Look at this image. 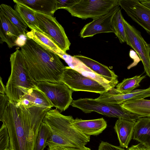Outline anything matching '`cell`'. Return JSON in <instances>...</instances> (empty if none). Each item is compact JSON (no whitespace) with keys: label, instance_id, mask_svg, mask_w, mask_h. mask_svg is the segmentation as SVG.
<instances>
[{"label":"cell","instance_id":"cell-1","mask_svg":"<svg viewBox=\"0 0 150 150\" xmlns=\"http://www.w3.org/2000/svg\"><path fill=\"white\" fill-rule=\"evenodd\" d=\"M51 109L27 107L9 100L0 121L6 125L9 150H34L37 137L45 114Z\"/></svg>","mask_w":150,"mask_h":150},{"label":"cell","instance_id":"cell-2","mask_svg":"<svg viewBox=\"0 0 150 150\" xmlns=\"http://www.w3.org/2000/svg\"><path fill=\"white\" fill-rule=\"evenodd\" d=\"M21 50L26 67L35 81L62 83L65 66L57 55L27 38Z\"/></svg>","mask_w":150,"mask_h":150},{"label":"cell","instance_id":"cell-3","mask_svg":"<svg viewBox=\"0 0 150 150\" xmlns=\"http://www.w3.org/2000/svg\"><path fill=\"white\" fill-rule=\"evenodd\" d=\"M71 116H65L57 109L47 112L43 122L50 128L51 134L47 141L48 148L59 146L71 148L83 147L90 141V137L73 127Z\"/></svg>","mask_w":150,"mask_h":150},{"label":"cell","instance_id":"cell-4","mask_svg":"<svg viewBox=\"0 0 150 150\" xmlns=\"http://www.w3.org/2000/svg\"><path fill=\"white\" fill-rule=\"evenodd\" d=\"M10 61L11 71L6 86V94L10 100L19 102L25 93L37 87V82L27 70L21 50L17 49L11 54Z\"/></svg>","mask_w":150,"mask_h":150},{"label":"cell","instance_id":"cell-5","mask_svg":"<svg viewBox=\"0 0 150 150\" xmlns=\"http://www.w3.org/2000/svg\"><path fill=\"white\" fill-rule=\"evenodd\" d=\"M71 105L86 113L95 112L108 117L134 120L140 117L124 109L120 104L105 103L96 99L81 98L73 100Z\"/></svg>","mask_w":150,"mask_h":150},{"label":"cell","instance_id":"cell-6","mask_svg":"<svg viewBox=\"0 0 150 150\" xmlns=\"http://www.w3.org/2000/svg\"><path fill=\"white\" fill-rule=\"evenodd\" d=\"M118 5V0H79L73 6L65 9L73 16L93 19L108 13Z\"/></svg>","mask_w":150,"mask_h":150},{"label":"cell","instance_id":"cell-7","mask_svg":"<svg viewBox=\"0 0 150 150\" xmlns=\"http://www.w3.org/2000/svg\"><path fill=\"white\" fill-rule=\"evenodd\" d=\"M61 82L73 91H84L100 94L110 89L97 81L83 76L70 67H65Z\"/></svg>","mask_w":150,"mask_h":150},{"label":"cell","instance_id":"cell-8","mask_svg":"<svg viewBox=\"0 0 150 150\" xmlns=\"http://www.w3.org/2000/svg\"><path fill=\"white\" fill-rule=\"evenodd\" d=\"M39 27L52 39L65 53L69 50L71 43L64 28L53 16L36 12Z\"/></svg>","mask_w":150,"mask_h":150},{"label":"cell","instance_id":"cell-9","mask_svg":"<svg viewBox=\"0 0 150 150\" xmlns=\"http://www.w3.org/2000/svg\"><path fill=\"white\" fill-rule=\"evenodd\" d=\"M37 87L45 94L54 107L61 112L67 110L72 102L73 91L63 83H37Z\"/></svg>","mask_w":150,"mask_h":150},{"label":"cell","instance_id":"cell-10","mask_svg":"<svg viewBox=\"0 0 150 150\" xmlns=\"http://www.w3.org/2000/svg\"><path fill=\"white\" fill-rule=\"evenodd\" d=\"M127 44L138 54L142 61L146 75L150 77V47L141 33L123 18Z\"/></svg>","mask_w":150,"mask_h":150},{"label":"cell","instance_id":"cell-11","mask_svg":"<svg viewBox=\"0 0 150 150\" xmlns=\"http://www.w3.org/2000/svg\"><path fill=\"white\" fill-rule=\"evenodd\" d=\"M127 14L150 35V8L138 0H118Z\"/></svg>","mask_w":150,"mask_h":150},{"label":"cell","instance_id":"cell-12","mask_svg":"<svg viewBox=\"0 0 150 150\" xmlns=\"http://www.w3.org/2000/svg\"><path fill=\"white\" fill-rule=\"evenodd\" d=\"M120 8L119 5L114 7L108 13L93 19L86 24L81 30L80 36L85 38L91 37L98 33H115L112 25L113 17Z\"/></svg>","mask_w":150,"mask_h":150},{"label":"cell","instance_id":"cell-13","mask_svg":"<svg viewBox=\"0 0 150 150\" xmlns=\"http://www.w3.org/2000/svg\"><path fill=\"white\" fill-rule=\"evenodd\" d=\"M149 97H150V86L146 89L138 90L137 92L125 94H122L116 88L112 87L107 91L100 94L96 99L105 103L120 104L128 100Z\"/></svg>","mask_w":150,"mask_h":150},{"label":"cell","instance_id":"cell-14","mask_svg":"<svg viewBox=\"0 0 150 150\" xmlns=\"http://www.w3.org/2000/svg\"><path fill=\"white\" fill-rule=\"evenodd\" d=\"M73 57L79 60L95 73L108 81L112 87L114 88L118 84V76L107 66L82 55H74Z\"/></svg>","mask_w":150,"mask_h":150},{"label":"cell","instance_id":"cell-15","mask_svg":"<svg viewBox=\"0 0 150 150\" xmlns=\"http://www.w3.org/2000/svg\"><path fill=\"white\" fill-rule=\"evenodd\" d=\"M71 125L85 135L90 136L102 133L106 128L107 124L103 118L91 120L76 118L73 120Z\"/></svg>","mask_w":150,"mask_h":150},{"label":"cell","instance_id":"cell-16","mask_svg":"<svg viewBox=\"0 0 150 150\" xmlns=\"http://www.w3.org/2000/svg\"><path fill=\"white\" fill-rule=\"evenodd\" d=\"M21 35L18 29L8 19L3 11L0 10V37L1 42L6 43L9 48L17 45Z\"/></svg>","mask_w":150,"mask_h":150},{"label":"cell","instance_id":"cell-17","mask_svg":"<svg viewBox=\"0 0 150 150\" xmlns=\"http://www.w3.org/2000/svg\"><path fill=\"white\" fill-rule=\"evenodd\" d=\"M136 120L119 118L114 127L119 142L120 146L127 149L132 139Z\"/></svg>","mask_w":150,"mask_h":150},{"label":"cell","instance_id":"cell-18","mask_svg":"<svg viewBox=\"0 0 150 150\" xmlns=\"http://www.w3.org/2000/svg\"><path fill=\"white\" fill-rule=\"evenodd\" d=\"M19 102L27 107L36 106L51 109L54 107L45 93L37 86L25 93Z\"/></svg>","mask_w":150,"mask_h":150},{"label":"cell","instance_id":"cell-19","mask_svg":"<svg viewBox=\"0 0 150 150\" xmlns=\"http://www.w3.org/2000/svg\"><path fill=\"white\" fill-rule=\"evenodd\" d=\"M132 139L150 149V117H140L136 120Z\"/></svg>","mask_w":150,"mask_h":150},{"label":"cell","instance_id":"cell-20","mask_svg":"<svg viewBox=\"0 0 150 150\" xmlns=\"http://www.w3.org/2000/svg\"><path fill=\"white\" fill-rule=\"evenodd\" d=\"M26 37L32 39L45 49L56 54L63 59L67 54L63 51L50 38L40 31L32 30L28 32Z\"/></svg>","mask_w":150,"mask_h":150},{"label":"cell","instance_id":"cell-21","mask_svg":"<svg viewBox=\"0 0 150 150\" xmlns=\"http://www.w3.org/2000/svg\"><path fill=\"white\" fill-rule=\"evenodd\" d=\"M15 3L22 4L36 12L53 16L57 10L56 0H13Z\"/></svg>","mask_w":150,"mask_h":150},{"label":"cell","instance_id":"cell-22","mask_svg":"<svg viewBox=\"0 0 150 150\" xmlns=\"http://www.w3.org/2000/svg\"><path fill=\"white\" fill-rule=\"evenodd\" d=\"M122 107L139 117H150V100L144 98L126 101L120 104Z\"/></svg>","mask_w":150,"mask_h":150},{"label":"cell","instance_id":"cell-23","mask_svg":"<svg viewBox=\"0 0 150 150\" xmlns=\"http://www.w3.org/2000/svg\"><path fill=\"white\" fill-rule=\"evenodd\" d=\"M14 7L15 10L28 27L31 30L40 31L36 17L35 11L19 3H16Z\"/></svg>","mask_w":150,"mask_h":150},{"label":"cell","instance_id":"cell-24","mask_svg":"<svg viewBox=\"0 0 150 150\" xmlns=\"http://www.w3.org/2000/svg\"><path fill=\"white\" fill-rule=\"evenodd\" d=\"M0 7L8 19L18 30L21 35L26 36L28 32L27 29L28 27L16 11L10 6L5 4H1Z\"/></svg>","mask_w":150,"mask_h":150},{"label":"cell","instance_id":"cell-25","mask_svg":"<svg viewBox=\"0 0 150 150\" xmlns=\"http://www.w3.org/2000/svg\"><path fill=\"white\" fill-rule=\"evenodd\" d=\"M74 59L71 64L73 65V69L76 70L84 76L93 79L100 83L104 86L111 89L112 88L109 83L106 80L94 72L92 70L87 67L79 60Z\"/></svg>","mask_w":150,"mask_h":150},{"label":"cell","instance_id":"cell-26","mask_svg":"<svg viewBox=\"0 0 150 150\" xmlns=\"http://www.w3.org/2000/svg\"><path fill=\"white\" fill-rule=\"evenodd\" d=\"M146 77L145 75H136L130 78L125 79L116 86V89L122 94L130 93L139 86V83Z\"/></svg>","mask_w":150,"mask_h":150},{"label":"cell","instance_id":"cell-27","mask_svg":"<svg viewBox=\"0 0 150 150\" xmlns=\"http://www.w3.org/2000/svg\"><path fill=\"white\" fill-rule=\"evenodd\" d=\"M51 134L50 128L42 122L39 129L34 150H44L47 146V141Z\"/></svg>","mask_w":150,"mask_h":150},{"label":"cell","instance_id":"cell-28","mask_svg":"<svg viewBox=\"0 0 150 150\" xmlns=\"http://www.w3.org/2000/svg\"><path fill=\"white\" fill-rule=\"evenodd\" d=\"M124 18L120 8L115 15L112 20V25L115 35L121 43L126 42L127 40L123 22Z\"/></svg>","mask_w":150,"mask_h":150},{"label":"cell","instance_id":"cell-29","mask_svg":"<svg viewBox=\"0 0 150 150\" xmlns=\"http://www.w3.org/2000/svg\"><path fill=\"white\" fill-rule=\"evenodd\" d=\"M10 138L6 125L4 123L0 129V150H9Z\"/></svg>","mask_w":150,"mask_h":150},{"label":"cell","instance_id":"cell-30","mask_svg":"<svg viewBox=\"0 0 150 150\" xmlns=\"http://www.w3.org/2000/svg\"><path fill=\"white\" fill-rule=\"evenodd\" d=\"M79 0H56L57 10L61 8L64 9L73 6Z\"/></svg>","mask_w":150,"mask_h":150},{"label":"cell","instance_id":"cell-31","mask_svg":"<svg viewBox=\"0 0 150 150\" xmlns=\"http://www.w3.org/2000/svg\"><path fill=\"white\" fill-rule=\"evenodd\" d=\"M98 150H129L128 149H125L120 146L112 145L107 142H101L98 146Z\"/></svg>","mask_w":150,"mask_h":150},{"label":"cell","instance_id":"cell-32","mask_svg":"<svg viewBox=\"0 0 150 150\" xmlns=\"http://www.w3.org/2000/svg\"><path fill=\"white\" fill-rule=\"evenodd\" d=\"M9 100L6 94H0V117L3 115Z\"/></svg>","mask_w":150,"mask_h":150},{"label":"cell","instance_id":"cell-33","mask_svg":"<svg viewBox=\"0 0 150 150\" xmlns=\"http://www.w3.org/2000/svg\"><path fill=\"white\" fill-rule=\"evenodd\" d=\"M129 150H150V148H146L140 143L132 145L128 148Z\"/></svg>","mask_w":150,"mask_h":150},{"label":"cell","instance_id":"cell-34","mask_svg":"<svg viewBox=\"0 0 150 150\" xmlns=\"http://www.w3.org/2000/svg\"><path fill=\"white\" fill-rule=\"evenodd\" d=\"M60 147L62 150H91L90 148L86 147L85 146L80 148Z\"/></svg>","mask_w":150,"mask_h":150},{"label":"cell","instance_id":"cell-35","mask_svg":"<svg viewBox=\"0 0 150 150\" xmlns=\"http://www.w3.org/2000/svg\"><path fill=\"white\" fill-rule=\"evenodd\" d=\"M0 94H6V86L4 85L1 77H0Z\"/></svg>","mask_w":150,"mask_h":150},{"label":"cell","instance_id":"cell-36","mask_svg":"<svg viewBox=\"0 0 150 150\" xmlns=\"http://www.w3.org/2000/svg\"><path fill=\"white\" fill-rule=\"evenodd\" d=\"M139 1L142 4L150 8V0H140Z\"/></svg>","mask_w":150,"mask_h":150},{"label":"cell","instance_id":"cell-37","mask_svg":"<svg viewBox=\"0 0 150 150\" xmlns=\"http://www.w3.org/2000/svg\"><path fill=\"white\" fill-rule=\"evenodd\" d=\"M48 150H62L59 146H54L47 149Z\"/></svg>","mask_w":150,"mask_h":150},{"label":"cell","instance_id":"cell-38","mask_svg":"<svg viewBox=\"0 0 150 150\" xmlns=\"http://www.w3.org/2000/svg\"><path fill=\"white\" fill-rule=\"evenodd\" d=\"M149 46H150V44H149Z\"/></svg>","mask_w":150,"mask_h":150}]
</instances>
